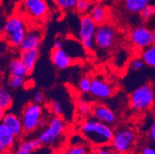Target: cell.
Here are the masks:
<instances>
[{
  "label": "cell",
  "instance_id": "37",
  "mask_svg": "<svg viewBox=\"0 0 155 154\" xmlns=\"http://www.w3.org/2000/svg\"><path fill=\"white\" fill-rule=\"evenodd\" d=\"M63 42L61 40V39H56L54 41V43H53V49H63Z\"/></svg>",
  "mask_w": 155,
  "mask_h": 154
},
{
  "label": "cell",
  "instance_id": "34",
  "mask_svg": "<svg viewBox=\"0 0 155 154\" xmlns=\"http://www.w3.org/2000/svg\"><path fill=\"white\" fill-rule=\"evenodd\" d=\"M45 100V97L44 94H43L42 92L38 91L33 96V103L36 104H39V105H41L44 103Z\"/></svg>",
  "mask_w": 155,
  "mask_h": 154
},
{
  "label": "cell",
  "instance_id": "31",
  "mask_svg": "<svg viewBox=\"0 0 155 154\" xmlns=\"http://www.w3.org/2000/svg\"><path fill=\"white\" fill-rule=\"evenodd\" d=\"M50 110L52 112V113L54 114L56 116H61L63 113V103L59 100H52L49 104Z\"/></svg>",
  "mask_w": 155,
  "mask_h": 154
},
{
  "label": "cell",
  "instance_id": "13",
  "mask_svg": "<svg viewBox=\"0 0 155 154\" xmlns=\"http://www.w3.org/2000/svg\"><path fill=\"white\" fill-rule=\"evenodd\" d=\"M2 123L9 129L15 137H20L24 132L22 119L13 113H5L1 120Z\"/></svg>",
  "mask_w": 155,
  "mask_h": 154
},
{
  "label": "cell",
  "instance_id": "23",
  "mask_svg": "<svg viewBox=\"0 0 155 154\" xmlns=\"http://www.w3.org/2000/svg\"><path fill=\"white\" fill-rule=\"evenodd\" d=\"M140 57L145 65L149 67H155V44H152L141 51Z\"/></svg>",
  "mask_w": 155,
  "mask_h": 154
},
{
  "label": "cell",
  "instance_id": "38",
  "mask_svg": "<svg viewBox=\"0 0 155 154\" xmlns=\"http://www.w3.org/2000/svg\"><path fill=\"white\" fill-rule=\"evenodd\" d=\"M86 1H87V2H91V4H93V5H94V4H95V3H98V2H99L101 0H86Z\"/></svg>",
  "mask_w": 155,
  "mask_h": 154
},
{
  "label": "cell",
  "instance_id": "8",
  "mask_svg": "<svg viewBox=\"0 0 155 154\" xmlns=\"http://www.w3.org/2000/svg\"><path fill=\"white\" fill-rule=\"evenodd\" d=\"M65 123L60 116H54L48 122L47 126L39 133L38 139L43 145L51 146L56 143L64 133Z\"/></svg>",
  "mask_w": 155,
  "mask_h": 154
},
{
  "label": "cell",
  "instance_id": "18",
  "mask_svg": "<svg viewBox=\"0 0 155 154\" xmlns=\"http://www.w3.org/2000/svg\"><path fill=\"white\" fill-rule=\"evenodd\" d=\"M39 56V49H27V50L21 51L19 57L23 62L24 65L27 68L28 71L29 73L32 72L34 70L36 63L37 62Z\"/></svg>",
  "mask_w": 155,
  "mask_h": 154
},
{
  "label": "cell",
  "instance_id": "11",
  "mask_svg": "<svg viewBox=\"0 0 155 154\" xmlns=\"http://www.w3.org/2000/svg\"><path fill=\"white\" fill-rule=\"evenodd\" d=\"M91 95L98 100H106L112 97L114 89L111 85L100 77H94L91 82Z\"/></svg>",
  "mask_w": 155,
  "mask_h": 154
},
{
  "label": "cell",
  "instance_id": "12",
  "mask_svg": "<svg viewBox=\"0 0 155 154\" xmlns=\"http://www.w3.org/2000/svg\"><path fill=\"white\" fill-rule=\"evenodd\" d=\"M92 116L97 120L109 125H113L117 121L116 114L105 104H94L92 108Z\"/></svg>",
  "mask_w": 155,
  "mask_h": 154
},
{
  "label": "cell",
  "instance_id": "35",
  "mask_svg": "<svg viewBox=\"0 0 155 154\" xmlns=\"http://www.w3.org/2000/svg\"><path fill=\"white\" fill-rule=\"evenodd\" d=\"M140 154H155V147L145 146L140 150Z\"/></svg>",
  "mask_w": 155,
  "mask_h": 154
},
{
  "label": "cell",
  "instance_id": "3",
  "mask_svg": "<svg viewBox=\"0 0 155 154\" xmlns=\"http://www.w3.org/2000/svg\"><path fill=\"white\" fill-rule=\"evenodd\" d=\"M155 101V90L150 84H143L135 89L130 96V107L137 112L149 110Z\"/></svg>",
  "mask_w": 155,
  "mask_h": 154
},
{
  "label": "cell",
  "instance_id": "5",
  "mask_svg": "<svg viewBox=\"0 0 155 154\" xmlns=\"http://www.w3.org/2000/svg\"><path fill=\"white\" fill-rule=\"evenodd\" d=\"M43 109L41 105L35 103H28L22 112V124L24 132L32 133L38 128L43 126Z\"/></svg>",
  "mask_w": 155,
  "mask_h": 154
},
{
  "label": "cell",
  "instance_id": "10",
  "mask_svg": "<svg viewBox=\"0 0 155 154\" xmlns=\"http://www.w3.org/2000/svg\"><path fill=\"white\" fill-rule=\"evenodd\" d=\"M129 40L135 49L143 51L153 44L152 30L145 25H137L130 32Z\"/></svg>",
  "mask_w": 155,
  "mask_h": 154
},
{
  "label": "cell",
  "instance_id": "28",
  "mask_svg": "<svg viewBox=\"0 0 155 154\" xmlns=\"http://www.w3.org/2000/svg\"><path fill=\"white\" fill-rule=\"evenodd\" d=\"M92 5L93 4L87 2L86 0H78V2H77L74 9L80 15H87V14L90 13V11H91V8H92Z\"/></svg>",
  "mask_w": 155,
  "mask_h": 154
},
{
  "label": "cell",
  "instance_id": "2",
  "mask_svg": "<svg viewBox=\"0 0 155 154\" xmlns=\"http://www.w3.org/2000/svg\"><path fill=\"white\" fill-rule=\"evenodd\" d=\"M27 31L24 17L20 14H14L5 22L2 28V36L9 46L19 49Z\"/></svg>",
  "mask_w": 155,
  "mask_h": 154
},
{
  "label": "cell",
  "instance_id": "25",
  "mask_svg": "<svg viewBox=\"0 0 155 154\" xmlns=\"http://www.w3.org/2000/svg\"><path fill=\"white\" fill-rule=\"evenodd\" d=\"M55 5L61 11H70L75 8L78 0H53Z\"/></svg>",
  "mask_w": 155,
  "mask_h": 154
},
{
  "label": "cell",
  "instance_id": "30",
  "mask_svg": "<svg viewBox=\"0 0 155 154\" xmlns=\"http://www.w3.org/2000/svg\"><path fill=\"white\" fill-rule=\"evenodd\" d=\"M155 16V6L153 5H147L140 12V17L143 22H147Z\"/></svg>",
  "mask_w": 155,
  "mask_h": 154
},
{
  "label": "cell",
  "instance_id": "20",
  "mask_svg": "<svg viewBox=\"0 0 155 154\" xmlns=\"http://www.w3.org/2000/svg\"><path fill=\"white\" fill-rule=\"evenodd\" d=\"M43 146L38 138L32 139H26L19 144L18 148L14 151L13 154H32L35 151L41 148Z\"/></svg>",
  "mask_w": 155,
  "mask_h": 154
},
{
  "label": "cell",
  "instance_id": "6",
  "mask_svg": "<svg viewBox=\"0 0 155 154\" xmlns=\"http://www.w3.org/2000/svg\"><path fill=\"white\" fill-rule=\"evenodd\" d=\"M98 25L90 15H81L79 28V39L83 48L87 52H92L96 48L95 35Z\"/></svg>",
  "mask_w": 155,
  "mask_h": 154
},
{
  "label": "cell",
  "instance_id": "21",
  "mask_svg": "<svg viewBox=\"0 0 155 154\" xmlns=\"http://www.w3.org/2000/svg\"><path fill=\"white\" fill-rule=\"evenodd\" d=\"M149 2L150 0H124V7L129 13L140 14Z\"/></svg>",
  "mask_w": 155,
  "mask_h": 154
},
{
  "label": "cell",
  "instance_id": "32",
  "mask_svg": "<svg viewBox=\"0 0 155 154\" xmlns=\"http://www.w3.org/2000/svg\"><path fill=\"white\" fill-rule=\"evenodd\" d=\"M144 65L141 57L134 58V59H131V61L129 63V69L132 71H139L143 69Z\"/></svg>",
  "mask_w": 155,
  "mask_h": 154
},
{
  "label": "cell",
  "instance_id": "4",
  "mask_svg": "<svg viewBox=\"0 0 155 154\" xmlns=\"http://www.w3.org/2000/svg\"><path fill=\"white\" fill-rule=\"evenodd\" d=\"M21 15L30 20H45L49 15L50 8L46 0H22L19 4Z\"/></svg>",
  "mask_w": 155,
  "mask_h": 154
},
{
  "label": "cell",
  "instance_id": "19",
  "mask_svg": "<svg viewBox=\"0 0 155 154\" xmlns=\"http://www.w3.org/2000/svg\"><path fill=\"white\" fill-rule=\"evenodd\" d=\"M90 16L93 20L97 23V25L106 23L108 18V11L104 5H101L99 2L92 5L90 13Z\"/></svg>",
  "mask_w": 155,
  "mask_h": 154
},
{
  "label": "cell",
  "instance_id": "17",
  "mask_svg": "<svg viewBox=\"0 0 155 154\" xmlns=\"http://www.w3.org/2000/svg\"><path fill=\"white\" fill-rule=\"evenodd\" d=\"M8 70L10 75L19 76L23 79H26L30 74L19 56L11 59L8 64Z\"/></svg>",
  "mask_w": 155,
  "mask_h": 154
},
{
  "label": "cell",
  "instance_id": "24",
  "mask_svg": "<svg viewBox=\"0 0 155 154\" xmlns=\"http://www.w3.org/2000/svg\"><path fill=\"white\" fill-rule=\"evenodd\" d=\"M12 105V97L10 92L3 87L0 88V110L6 112Z\"/></svg>",
  "mask_w": 155,
  "mask_h": 154
},
{
  "label": "cell",
  "instance_id": "39",
  "mask_svg": "<svg viewBox=\"0 0 155 154\" xmlns=\"http://www.w3.org/2000/svg\"><path fill=\"white\" fill-rule=\"evenodd\" d=\"M152 34H153V44H155V26L152 29Z\"/></svg>",
  "mask_w": 155,
  "mask_h": 154
},
{
  "label": "cell",
  "instance_id": "1",
  "mask_svg": "<svg viewBox=\"0 0 155 154\" xmlns=\"http://www.w3.org/2000/svg\"><path fill=\"white\" fill-rule=\"evenodd\" d=\"M79 132L87 143L94 147L110 145L114 132L111 125L104 123L96 119H86L80 124Z\"/></svg>",
  "mask_w": 155,
  "mask_h": 154
},
{
  "label": "cell",
  "instance_id": "16",
  "mask_svg": "<svg viewBox=\"0 0 155 154\" xmlns=\"http://www.w3.org/2000/svg\"><path fill=\"white\" fill-rule=\"evenodd\" d=\"M51 61L56 69L66 70L73 64V59L65 49H54L51 52Z\"/></svg>",
  "mask_w": 155,
  "mask_h": 154
},
{
  "label": "cell",
  "instance_id": "36",
  "mask_svg": "<svg viewBox=\"0 0 155 154\" xmlns=\"http://www.w3.org/2000/svg\"><path fill=\"white\" fill-rule=\"evenodd\" d=\"M149 136H150L152 142L155 144V123H153L150 126V129H149Z\"/></svg>",
  "mask_w": 155,
  "mask_h": 154
},
{
  "label": "cell",
  "instance_id": "33",
  "mask_svg": "<svg viewBox=\"0 0 155 154\" xmlns=\"http://www.w3.org/2000/svg\"><path fill=\"white\" fill-rule=\"evenodd\" d=\"M93 153L94 154H118L116 151H114L111 146H98V147H94L93 149Z\"/></svg>",
  "mask_w": 155,
  "mask_h": 154
},
{
  "label": "cell",
  "instance_id": "9",
  "mask_svg": "<svg viewBox=\"0 0 155 154\" xmlns=\"http://www.w3.org/2000/svg\"><path fill=\"white\" fill-rule=\"evenodd\" d=\"M117 41V32L110 24L104 23L97 26L95 35L96 48L106 52L114 46Z\"/></svg>",
  "mask_w": 155,
  "mask_h": 154
},
{
  "label": "cell",
  "instance_id": "15",
  "mask_svg": "<svg viewBox=\"0 0 155 154\" xmlns=\"http://www.w3.org/2000/svg\"><path fill=\"white\" fill-rule=\"evenodd\" d=\"M15 136L1 123L0 125V152L2 154H7L13 150L15 145Z\"/></svg>",
  "mask_w": 155,
  "mask_h": 154
},
{
  "label": "cell",
  "instance_id": "7",
  "mask_svg": "<svg viewBox=\"0 0 155 154\" xmlns=\"http://www.w3.org/2000/svg\"><path fill=\"white\" fill-rule=\"evenodd\" d=\"M136 141L135 132L130 127H120L114 132L110 146L118 154H126L133 148Z\"/></svg>",
  "mask_w": 155,
  "mask_h": 154
},
{
  "label": "cell",
  "instance_id": "26",
  "mask_svg": "<svg viewBox=\"0 0 155 154\" xmlns=\"http://www.w3.org/2000/svg\"><path fill=\"white\" fill-rule=\"evenodd\" d=\"M91 82L92 79L90 78L89 76H84L79 80V83L77 84V88L78 90L83 94H87L91 93Z\"/></svg>",
  "mask_w": 155,
  "mask_h": 154
},
{
  "label": "cell",
  "instance_id": "14",
  "mask_svg": "<svg viewBox=\"0 0 155 154\" xmlns=\"http://www.w3.org/2000/svg\"><path fill=\"white\" fill-rule=\"evenodd\" d=\"M43 33L39 29H32L27 31L26 36L24 37L22 43L19 46V49L21 51L27 49H39L41 45Z\"/></svg>",
  "mask_w": 155,
  "mask_h": 154
},
{
  "label": "cell",
  "instance_id": "40",
  "mask_svg": "<svg viewBox=\"0 0 155 154\" xmlns=\"http://www.w3.org/2000/svg\"><path fill=\"white\" fill-rule=\"evenodd\" d=\"M87 154H94V153H93V152H92V153H90V152H89V153H87Z\"/></svg>",
  "mask_w": 155,
  "mask_h": 154
},
{
  "label": "cell",
  "instance_id": "22",
  "mask_svg": "<svg viewBox=\"0 0 155 154\" xmlns=\"http://www.w3.org/2000/svg\"><path fill=\"white\" fill-rule=\"evenodd\" d=\"M93 105L84 99H78L76 103V109L79 116L82 117H87L92 114Z\"/></svg>",
  "mask_w": 155,
  "mask_h": 154
},
{
  "label": "cell",
  "instance_id": "27",
  "mask_svg": "<svg viewBox=\"0 0 155 154\" xmlns=\"http://www.w3.org/2000/svg\"><path fill=\"white\" fill-rule=\"evenodd\" d=\"M89 153V147L86 143L71 145L66 149L63 154H87Z\"/></svg>",
  "mask_w": 155,
  "mask_h": 154
},
{
  "label": "cell",
  "instance_id": "29",
  "mask_svg": "<svg viewBox=\"0 0 155 154\" xmlns=\"http://www.w3.org/2000/svg\"><path fill=\"white\" fill-rule=\"evenodd\" d=\"M24 80L25 79L19 77V76L10 75L8 79V81H7V84H8V87L12 90H18L25 85Z\"/></svg>",
  "mask_w": 155,
  "mask_h": 154
}]
</instances>
